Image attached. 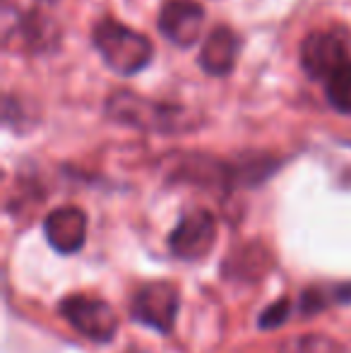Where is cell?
Instances as JSON below:
<instances>
[{"instance_id":"9","label":"cell","mask_w":351,"mask_h":353,"mask_svg":"<svg viewBox=\"0 0 351 353\" xmlns=\"http://www.w3.org/2000/svg\"><path fill=\"white\" fill-rule=\"evenodd\" d=\"M241 53V39L229 27H217L205 39L200 48V65L207 74L226 77L236 65V58Z\"/></svg>"},{"instance_id":"8","label":"cell","mask_w":351,"mask_h":353,"mask_svg":"<svg viewBox=\"0 0 351 353\" xmlns=\"http://www.w3.org/2000/svg\"><path fill=\"white\" fill-rule=\"evenodd\" d=\"M43 236L53 250L70 255L85 245L87 238V216L77 207H61L43 219Z\"/></svg>"},{"instance_id":"7","label":"cell","mask_w":351,"mask_h":353,"mask_svg":"<svg viewBox=\"0 0 351 353\" xmlns=\"http://www.w3.org/2000/svg\"><path fill=\"white\" fill-rule=\"evenodd\" d=\"M202 22H205V8L195 0H166L159 10V32L171 43L188 48L200 37Z\"/></svg>"},{"instance_id":"4","label":"cell","mask_w":351,"mask_h":353,"mask_svg":"<svg viewBox=\"0 0 351 353\" xmlns=\"http://www.w3.org/2000/svg\"><path fill=\"white\" fill-rule=\"evenodd\" d=\"M58 310L72 330H77L87 339L99 341V344L111 341L118 332L116 312L101 298L87 296V293H72V296L63 298Z\"/></svg>"},{"instance_id":"13","label":"cell","mask_w":351,"mask_h":353,"mask_svg":"<svg viewBox=\"0 0 351 353\" xmlns=\"http://www.w3.org/2000/svg\"><path fill=\"white\" fill-rule=\"evenodd\" d=\"M130 353H132V351H130ZM135 353H140V351H135Z\"/></svg>"},{"instance_id":"12","label":"cell","mask_w":351,"mask_h":353,"mask_svg":"<svg viewBox=\"0 0 351 353\" xmlns=\"http://www.w3.org/2000/svg\"><path fill=\"white\" fill-rule=\"evenodd\" d=\"M289 312H291L289 298H281V301H277L274 305H270L263 315H260L258 325L263 327V330H274V327H281L286 320H289Z\"/></svg>"},{"instance_id":"5","label":"cell","mask_w":351,"mask_h":353,"mask_svg":"<svg viewBox=\"0 0 351 353\" xmlns=\"http://www.w3.org/2000/svg\"><path fill=\"white\" fill-rule=\"evenodd\" d=\"M181 296L171 281H152L135 291L130 301V317L140 325L169 334L176 325Z\"/></svg>"},{"instance_id":"2","label":"cell","mask_w":351,"mask_h":353,"mask_svg":"<svg viewBox=\"0 0 351 353\" xmlns=\"http://www.w3.org/2000/svg\"><path fill=\"white\" fill-rule=\"evenodd\" d=\"M106 111L113 121L128 123V125L142 128V130L178 132L190 128V121H188L190 116L183 108L147 101L142 97H135L132 92H116L106 101Z\"/></svg>"},{"instance_id":"11","label":"cell","mask_w":351,"mask_h":353,"mask_svg":"<svg viewBox=\"0 0 351 353\" xmlns=\"http://www.w3.org/2000/svg\"><path fill=\"white\" fill-rule=\"evenodd\" d=\"M328 101L334 111L351 116V61L328 79Z\"/></svg>"},{"instance_id":"3","label":"cell","mask_w":351,"mask_h":353,"mask_svg":"<svg viewBox=\"0 0 351 353\" xmlns=\"http://www.w3.org/2000/svg\"><path fill=\"white\" fill-rule=\"evenodd\" d=\"M351 41L344 29H318L301 43V68L313 79H330L349 63Z\"/></svg>"},{"instance_id":"1","label":"cell","mask_w":351,"mask_h":353,"mask_svg":"<svg viewBox=\"0 0 351 353\" xmlns=\"http://www.w3.org/2000/svg\"><path fill=\"white\" fill-rule=\"evenodd\" d=\"M94 48L103 58L108 68L118 74H135L145 70L152 61V43L145 34L116 22V19H103L94 27L92 34Z\"/></svg>"},{"instance_id":"6","label":"cell","mask_w":351,"mask_h":353,"mask_svg":"<svg viewBox=\"0 0 351 353\" xmlns=\"http://www.w3.org/2000/svg\"><path fill=\"white\" fill-rule=\"evenodd\" d=\"M217 241V219L210 210H190L181 216L169 236V248L178 260L195 262L212 250Z\"/></svg>"},{"instance_id":"10","label":"cell","mask_w":351,"mask_h":353,"mask_svg":"<svg viewBox=\"0 0 351 353\" xmlns=\"http://www.w3.org/2000/svg\"><path fill=\"white\" fill-rule=\"evenodd\" d=\"M248 267H250V270H253V267H258V270L267 272L272 267L270 252H267L263 245H248V248H243V252H239V255H231L229 260H226L224 272L231 270V274H234V276H243V279H245V274H248L245 270H248ZM253 279H258V272H253Z\"/></svg>"}]
</instances>
